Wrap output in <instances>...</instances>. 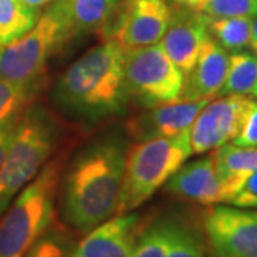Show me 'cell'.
<instances>
[{
	"mask_svg": "<svg viewBox=\"0 0 257 257\" xmlns=\"http://www.w3.org/2000/svg\"><path fill=\"white\" fill-rule=\"evenodd\" d=\"M126 156L120 139H103L74 159L63 190V214L70 226L87 233L116 214Z\"/></svg>",
	"mask_w": 257,
	"mask_h": 257,
	"instance_id": "1",
	"label": "cell"
},
{
	"mask_svg": "<svg viewBox=\"0 0 257 257\" xmlns=\"http://www.w3.org/2000/svg\"><path fill=\"white\" fill-rule=\"evenodd\" d=\"M124 49L113 39L92 47L60 77L56 97L76 117L99 120L123 109Z\"/></svg>",
	"mask_w": 257,
	"mask_h": 257,
	"instance_id": "2",
	"label": "cell"
},
{
	"mask_svg": "<svg viewBox=\"0 0 257 257\" xmlns=\"http://www.w3.org/2000/svg\"><path fill=\"white\" fill-rule=\"evenodd\" d=\"M59 162L46 163L0 217V257H23L55 217Z\"/></svg>",
	"mask_w": 257,
	"mask_h": 257,
	"instance_id": "3",
	"label": "cell"
},
{
	"mask_svg": "<svg viewBox=\"0 0 257 257\" xmlns=\"http://www.w3.org/2000/svg\"><path fill=\"white\" fill-rule=\"evenodd\" d=\"M192 156L190 130L173 138L140 142L127 152L117 214L136 210Z\"/></svg>",
	"mask_w": 257,
	"mask_h": 257,
	"instance_id": "4",
	"label": "cell"
},
{
	"mask_svg": "<svg viewBox=\"0 0 257 257\" xmlns=\"http://www.w3.org/2000/svg\"><path fill=\"white\" fill-rule=\"evenodd\" d=\"M73 35L64 0H55L26 35L3 47L0 79L15 83L39 82L47 60Z\"/></svg>",
	"mask_w": 257,
	"mask_h": 257,
	"instance_id": "5",
	"label": "cell"
},
{
	"mask_svg": "<svg viewBox=\"0 0 257 257\" xmlns=\"http://www.w3.org/2000/svg\"><path fill=\"white\" fill-rule=\"evenodd\" d=\"M55 145V128L43 111L30 110L18 121L0 166V216L35 179Z\"/></svg>",
	"mask_w": 257,
	"mask_h": 257,
	"instance_id": "6",
	"label": "cell"
},
{
	"mask_svg": "<svg viewBox=\"0 0 257 257\" xmlns=\"http://www.w3.org/2000/svg\"><path fill=\"white\" fill-rule=\"evenodd\" d=\"M123 76L127 97L146 107L177 101L183 87V73L160 43L124 50Z\"/></svg>",
	"mask_w": 257,
	"mask_h": 257,
	"instance_id": "7",
	"label": "cell"
},
{
	"mask_svg": "<svg viewBox=\"0 0 257 257\" xmlns=\"http://www.w3.org/2000/svg\"><path fill=\"white\" fill-rule=\"evenodd\" d=\"M203 237L213 257H257V210L213 204L203 213Z\"/></svg>",
	"mask_w": 257,
	"mask_h": 257,
	"instance_id": "8",
	"label": "cell"
},
{
	"mask_svg": "<svg viewBox=\"0 0 257 257\" xmlns=\"http://www.w3.org/2000/svg\"><path fill=\"white\" fill-rule=\"evenodd\" d=\"M172 16L173 8L166 0H121L101 30L124 50L150 46L165 36Z\"/></svg>",
	"mask_w": 257,
	"mask_h": 257,
	"instance_id": "9",
	"label": "cell"
},
{
	"mask_svg": "<svg viewBox=\"0 0 257 257\" xmlns=\"http://www.w3.org/2000/svg\"><path fill=\"white\" fill-rule=\"evenodd\" d=\"M250 96L226 94L209 100L190 127L192 155H203L237 138L251 104Z\"/></svg>",
	"mask_w": 257,
	"mask_h": 257,
	"instance_id": "10",
	"label": "cell"
},
{
	"mask_svg": "<svg viewBox=\"0 0 257 257\" xmlns=\"http://www.w3.org/2000/svg\"><path fill=\"white\" fill-rule=\"evenodd\" d=\"M207 101L177 100L149 107L147 111L128 120L126 132L138 143L155 139L173 138L186 130H190L196 116L207 104Z\"/></svg>",
	"mask_w": 257,
	"mask_h": 257,
	"instance_id": "11",
	"label": "cell"
},
{
	"mask_svg": "<svg viewBox=\"0 0 257 257\" xmlns=\"http://www.w3.org/2000/svg\"><path fill=\"white\" fill-rule=\"evenodd\" d=\"M207 39L209 32L206 26V16L202 12L173 8L170 25L159 43L172 63L184 76L192 70Z\"/></svg>",
	"mask_w": 257,
	"mask_h": 257,
	"instance_id": "12",
	"label": "cell"
},
{
	"mask_svg": "<svg viewBox=\"0 0 257 257\" xmlns=\"http://www.w3.org/2000/svg\"><path fill=\"white\" fill-rule=\"evenodd\" d=\"M139 236L138 214H119L87 231L69 257H130Z\"/></svg>",
	"mask_w": 257,
	"mask_h": 257,
	"instance_id": "13",
	"label": "cell"
},
{
	"mask_svg": "<svg viewBox=\"0 0 257 257\" xmlns=\"http://www.w3.org/2000/svg\"><path fill=\"white\" fill-rule=\"evenodd\" d=\"M227 67L229 52L209 36L192 70L184 74L179 100H210L217 96L226 80Z\"/></svg>",
	"mask_w": 257,
	"mask_h": 257,
	"instance_id": "14",
	"label": "cell"
},
{
	"mask_svg": "<svg viewBox=\"0 0 257 257\" xmlns=\"http://www.w3.org/2000/svg\"><path fill=\"white\" fill-rule=\"evenodd\" d=\"M166 190L203 206L226 203L220 180L214 167L213 152L199 160L182 166L166 183Z\"/></svg>",
	"mask_w": 257,
	"mask_h": 257,
	"instance_id": "15",
	"label": "cell"
},
{
	"mask_svg": "<svg viewBox=\"0 0 257 257\" xmlns=\"http://www.w3.org/2000/svg\"><path fill=\"white\" fill-rule=\"evenodd\" d=\"M213 156L226 203H231L250 176L257 172V147H240L227 143L213 150Z\"/></svg>",
	"mask_w": 257,
	"mask_h": 257,
	"instance_id": "16",
	"label": "cell"
},
{
	"mask_svg": "<svg viewBox=\"0 0 257 257\" xmlns=\"http://www.w3.org/2000/svg\"><path fill=\"white\" fill-rule=\"evenodd\" d=\"M257 82V55L253 50H234L229 53V67L226 80L219 92L226 94L253 96Z\"/></svg>",
	"mask_w": 257,
	"mask_h": 257,
	"instance_id": "17",
	"label": "cell"
},
{
	"mask_svg": "<svg viewBox=\"0 0 257 257\" xmlns=\"http://www.w3.org/2000/svg\"><path fill=\"white\" fill-rule=\"evenodd\" d=\"M121 0H64L74 33L101 30Z\"/></svg>",
	"mask_w": 257,
	"mask_h": 257,
	"instance_id": "18",
	"label": "cell"
},
{
	"mask_svg": "<svg viewBox=\"0 0 257 257\" xmlns=\"http://www.w3.org/2000/svg\"><path fill=\"white\" fill-rule=\"evenodd\" d=\"M37 19V10L22 0H0V45L8 46L26 35Z\"/></svg>",
	"mask_w": 257,
	"mask_h": 257,
	"instance_id": "19",
	"label": "cell"
},
{
	"mask_svg": "<svg viewBox=\"0 0 257 257\" xmlns=\"http://www.w3.org/2000/svg\"><path fill=\"white\" fill-rule=\"evenodd\" d=\"M206 26H207L209 36L227 52H234V50L250 46L251 18L206 16Z\"/></svg>",
	"mask_w": 257,
	"mask_h": 257,
	"instance_id": "20",
	"label": "cell"
},
{
	"mask_svg": "<svg viewBox=\"0 0 257 257\" xmlns=\"http://www.w3.org/2000/svg\"><path fill=\"white\" fill-rule=\"evenodd\" d=\"M165 257H206L203 234L192 223L169 217V237Z\"/></svg>",
	"mask_w": 257,
	"mask_h": 257,
	"instance_id": "21",
	"label": "cell"
},
{
	"mask_svg": "<svg viewBox=\"0 0 257 257\" xmlns=\"http://www.w3.org/2000/svg\"><path fill=\"white\" fill-rule=\"evenodd\" d=\"M37 83H15L0 79V128L18 121L36 96Z\"/></svg>",
	"mask_w": 257,
	"mask_h": 257,
	"instance_id": "22",
	"label": "cell"
},
{
	"mask_svg": "<svg viewBox=\"0 0 257 257\" xmlns=\"http://www.w3.org/2000/svg\"><path fill=\"white\" fill-rule=\"evenodd\" d=\"M169 237V217L156 220L140 231L130 257H165Z\"/></svg>",
	"mask_w": 257,
	"mask_h": 257,
	"instance_id": "23",
	"label": "cell"
},
{
	"mask_svg": "<svg viewBox=\"0 0 257 257\" xmlns=\"http://www.w3.org/2000/svg\"><path fill=\"white\" fill-rule=\"evenodd\" d=\"M199 12L210 18H254L257 0H204Z\"/></svg>",
	"mask_w": 257,
	"mask_h": 257,
	"instance_id": "24",
	"label": "cell"
},
{
	"mask_svg": "<svg viewBox=\"0 0 257 257\" xmlns=\"http://www.w3.org/2000/svg\"><path fill=\"white\" fill-rule=\"evenodd\" d=\"M233 145L240 147H257V100H251L241 130Z\"/></svg>",
	"mask_w": 257,
	"mask_h": 257,
	"instance_id": "25",
	"label": "cell"
},
{
	"mask_svg": "<svg viewBox=\"0 0 257 257\" xmlns=\"http://www.w3.org/2000/svg\"><path fill=\"white\" fill-rule=\"evenodd\" d=\"M23 257H64V250L57 240L40 237Z\"/></svg>",
	"mask_w": 257,
	"mask_h": 257,
	"instance_id": "26",
	"label": "cell"
},
{
	"mask_svg": "<svg viewBox=\"0 0 257 257\" xmlns=\"http://www.w3.org/2000/svg\"><path fill=\"white\" fill-rule=\"evenodd\" d=\"M18 121H13V123H10L8 126L0 128V166L3 163V159L6 156V152H8V149L10 146V142L13 139L15 130H16V126H18Z\"/></svg>",
	"mask_w": 257,
	"mask_h": 257,
	"instance_id": "27",
	"label": "cell"
},
{
	"mask_svg": "<svg viewBox=\"0 0 257 257\" xmlns=\"http://www.w3.org/2000/svg\"><path fill=\"white\" fill-rule=\"evenodd\" d=\"M167 3L173 5L176 8H184V9L199 10L204 0H166Z\"/></svg>",
	"mask_w": 257,
	"mask_h": 257,
	"instance_id": "28",
	"label": "cell"
},
{
	"mask_svg": "<svg viewBox=\"0 0 257 257\" xmlns=\"http://www.w3.org/2000/svg\"><path fill=\"white\" fill-rule=\"evenodd\" d=\"M241 190H244V192L250 193V194L257 196V172H254L253 175L250 176V179L246 182L244 187H243Z\"/></svg>",
	"mask_w": 257,
	"mask_h": 257,
	"instance_id": "29",
	"label": "cell"
},
{
	"mask_svg": "<svg viewBox=\"0 0 257 257\" xmlns=\"http://www.w3.org/2000/svg\"><path fill=\"white\" fill-rule=\"evenodd\" d=\"M250 47L257 55V16L251 18V37H250Z\"/></svg>",
	"mask_w": 257,
	"mask_h": 257,
	"instance_id": "30",
	"label": "cell"
},
{
	"mask_svg": "<svg viewBox=\"0 0 257 257\" xmlns=\"http://www.w3.org/2000/svg\"><path fill=\"white\" fill-rule=\"evenodd\" d=\"M26 6L29 8H32V9H39V8H42V6H45L47 3H50V2H55V0H22Z\"/></svg>",
	"mask_w": 257,
	"mask_h": 257,
	"instance_id": "31",
	"label": "cell"
},
{
	"mask_svg": "<svg viewBox=\"0 0 257 257\" xmlns=\"http://www.w3.org/2000/svg\"><path fill=\"white\" fill-rule=\"evenodd\" d=\"M253 96L257 97V82H256V87H254V92H253Z\"/></svg>",
	"mask_w": 257,
	"mask_h": 257,
	"instance_id": "32",
	"label": "cell"
},
{
	"mask_svg": "<svg viewBox=\"0 0 257 257\" xmlns=\"http://www.w3.org/2000/svg\"><path fill=\"white\" fill-rule=\"evenodd\" d=\"M3 47L5 46H2V45H0V55H2V50H3Z\"/></svg>",
	"mask_w": 257,
	"mask_h": 257,
	"instance_id": "33",
	"label": "cell"
}]
</instances>
